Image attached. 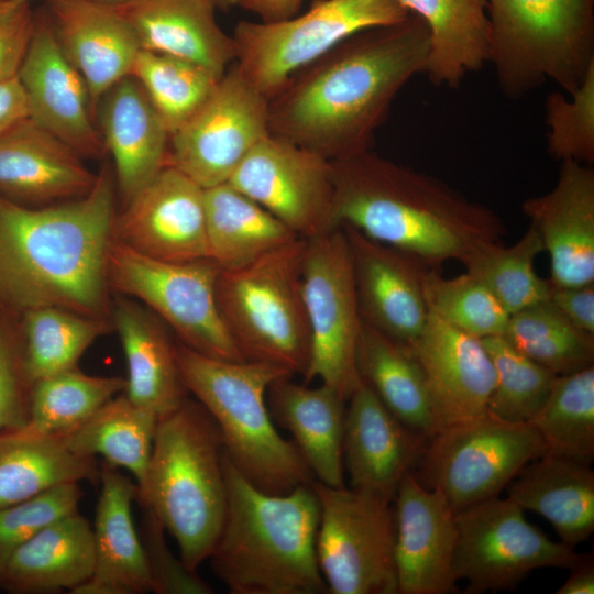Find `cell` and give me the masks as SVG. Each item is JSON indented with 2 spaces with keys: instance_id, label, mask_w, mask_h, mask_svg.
Returning <instances> with one entry per match:
<instances>
[{
  "instance_id": "816d5d0a",
  "label": "cell",
  "mask_w": 594,
  "mask_h": 594,
  "mask_svg": "<svg viewBox=\"0 0 594 594\" xmlns=\"http://www.w3.org/2000/svg\"><path fill=\"white\" fill-rule=\"evenodd\" d=\"M548 300L572 324L594 334V283L581 286H558L550 282Z\"/></svg>"
},
{
  "instance_id": "44dd1931",
  "label": "cell",
  "mask_w": 594,
  "mask_h": 594,
  "mask_svg": "<svg viewBox=\"0 0 594 594\" xmlns=\"http://www.w3.org/2000/svg\"><path fill=\"white\" fill-rule=\"evenodd\" d=\"M550 256L549 280L558 286L594 283V170L561 162L554 187L521 206Z\"/></svg>"
},
{
  "instance_id": "bcb514c9",
  "label": "cell",
  "mask_w": 594,
  "mask_h": 594,
  "mask_svg": "<svg viewBox=\"0 0 594 594\" xmlns=\"http://www.w3.org/2000/svg\"><path fill=\"white\" fill-rule=\"evenodd\" d=\"M548 153L560 162H594V65L570 95L549 94L544 102Z\"/></svg>"
},
{
  "instance_id": "cb8c5ba5",
  "label": "cell",
  "mask_w": 594,
  "mask_h": 594,
  "mask_svg": "<svg viewBox=\"0 0 594 594\" xmlns=\"http://www.w3.org/2000/svg\"><path fill=\"white\" fill-rule=\"evenodd\" d=\"M97 174L84 157L30 117L0 135V196L44 206L86 195Z\"/></svg>"
},
{
  "instance_id": "9a60e30c",
  "label": "cell",
  "mask_w": 594,
  "mask_h": 594,
  "mask_svg": "<svg viewBox=\"0 0 594 594\" xmlns=\"http://www.w3.org/2000/svg\"><path fill=\"white\" fill-rule=\"evenodd\" d=\"M268 131V99L229 66L205 103L169 136L168 164L202 188L231 175Z\"/></svg>"
},
{
  "instance_id": "7a4b0ae2",
  "label": "cell",
  "mask_w": 594,
  "mask_h": 594,
  "mask_svg": "<svg viewBox=\"0 0 594 594\" xmlns=\"http://www.w3.org/2000/svg\"><path fill=\"white\" fill-rule=\"evenodd\" d=\"M117 196L107 165L76 199L28 206L0 196V306L16 318L56 307L111 319L108 256Z\"/></svg>"
},
{
  "instance_id": "f5cc1de1",
  "label": "cell",
  "mask_w": 594,
  "mask_h": 594,
  "mask_svg": "<svg viewBox=\"0 0 594 594\" xmlns=\"http://www.w3.org/2000/svg\"><path fill=\"white\" fill-rule=\"evenodd\" d=\"M26 117L28 101L18 77L0 80V135Z\"/></svg>"
},
{
  "instance_id": "e575fe53",
  "label": "cell",
  "mask_w": 594,
  "mask_h": 594,
  "mask_svg": "<svg viewBox=\"0 0 594 594\" xmlns=\"http://www.w3.org/2000/svg\"><path fill=\"white\" fill-rule=\"evenodd\" d=\"M99 477L96 458L73 452L58 436L25 426L0 431V509L58 485L98 483Z\"/></svg>"
},
{
  "instance_id": "8fae6325",
  "label": "cell",
  "mask_w": 594,
  "mask_h": 594,
  "mask_svg": "<svg viewBox=\"0 0 594 594\" xmlns=\"http://www.w3.org/2000/svg\"><path fill=\"white\" fill-rule=\"evenodd\" d=\"M546 452L529 421L510 422L486 411L442 427L428 439L419 462L424 484L457 514L497 497L527 463Z\"/></svg>"
},
{
  "instance_id": "6da1fadb",
  "label": "cell",
  "mask_w": 594,
  "mask_h": 594,
  "mask_svg": "<svg viewBox=\"0 0 594 594\" xmlns=\"http://www.w3.org/2000/svg\"><path fill=\"white\" fill-rule=\"evenodd\" d=\"M429 31L416 14L359 32L268 99V131L329 161L371 150L399 90L425 73Z\"/></svg>"
},
{
  "instance_id": "3957f363",
  "label": "cell",
  "mask_w": 594,
  "mask_h": 594,
  "mask_svg": "<svg viewBox=\"0 0 594 594\" xmlns=\"http://www.w3.org/2000/svg\"><path fill=\"white\" fill-rule=\"evenodd\" d=\"M338 228L407 253L429 268L501 242L502 218L441 179L371 150L330 161Z\"/></svg>"
},
{
  "instance_id": "836d02e7",
  "label": "cell",
  "mask_w": 594,
  "mask_h": 594,
  "mask_svg": "<svg viewBox=\"0 0 594 594\" xmlns=\"http://www.w3.org/2000/svg\"><path fill=\"white\" fill-rule=\"evenodd\" d=\"M356 366L362 382L407 428L426 440L441 429L424 373L408 346L362 320Z\"/></svg>"
},
{
  "instance_id": "6f0895ef",
  "label": "cell",
  "mask_w": 594,
  "mask_h": 594,
  "mask_svg": "<svg viewBox=\"0 0 594 594\" xmlns=\"http://www.w3.org/2000/svg\"><path fill=\"white\" fill-rule=\"evenodd\" d=\"M89 1H92V2H96V3H99V4L113 7V6H119V4L125 3V2H128L130 0H89Z\"/></svg>"
},
{
  "instance_id": "e0dca14e",
  "label": "cell",
  "mask_w": 594,
  "mask_h": 594,
  "mask_svg": "<svg viewBox=\"0 0 594 594\" xmlns=\"http://www.w3.org/2000/svg\"><path fill=\"white\" fill-rule=\"evenodd\" d=\"M113 239L160 261L208 258L204 188L166 165L117 212Z\"/></svg>"
},
{
  "instance_id": "9f6ffc18",
  "label": "cell",
  "mask_w": 594,
  "mask_h": 594,
  "mask_svg": "<svg viewBox=\"0 0 594 594\" xmlns=\"http://www.w3.org/2000/svg\"><path fill=\"white\" fill-rule=\"evenodd\" d=\"M216 9L229 10L232 7L240 4V0H209Z\"/></svg>"
},
{
  "instance_id": "ffe728a7",
  "label": "cell",
  "mask_w": 594,
  "mask_h": 594,
  "mask_svg": "<svg viewBox=\"0 0 594 594\" xmlns=\"http://www.w3.org/2000/svg\"><path fill=\"white\" fill-rule=\"evenodd\" d=\"M342 229L350 248L362 320L409 346L428 321L422 278L429 267L354 228L345 226Z\"/></svg>"
},
{
  "instance_id": "1f68e13d",
  "label": "cell",
  "mask_w": 594,
  "mask_h": 594,
  "mask_svg": "<svg viewBox=\"0 0 594 594\" xmlns=\"http://www.w3.org/2000/svg\"><path fill=\"white\" fill-rule=\"evenodd\" d=\"M505 490L521 509L548 520L570 547L594 530V472L587 464L546 452L527 463Z\"/></svg>"
},
{
  "instance_id": "4fadbf2b",
  "label": "cell",
  "mask_w": 594,
  "mask_h": 594,
  "mask_svg": "<svg viewBox=\"0 0 594 594\" xmlns=\"http://www.w3.org/2000/svg\"><path fill=\"white\" fill-rule=\"evenodd\" d=\"M301 286L310 331L305 383L318 378L348 400L362 384L356 366L362 318L342 228L306 239Z\"/></svg>"
},
{
  "instance_id": "d6a6232c",
  "label": "cell",
  "mask_w": 594,
  "mask_h": 594,
  "mask_svg": "<svg viewBox=\"0 0 594 594\" xmlns=\"http://www.w3.org/2000/svg\"><path fill=\"white\" fill-rule=\"evenodd\" d=\"M429 31L425 74L432 85L457 88L490 63L487 0H397Z\"/></svg>"
},
{
  "instance_id": "7bdbcfd3",
  "label": "cell",
  "mask_w": 594,
  "mask_h": 594,
  "mask_svg": "<svg viewBox=\"0 0 594 594\" xmlns=\"http://www.w3.org/2000/svg\"><path fill=\"white\" fill-rule=\"evenodd\" d=\"M142 86L169 134L209 98L222 77L191 61L141 50L131 75Z\"/></svg>"
},
{
  "instance_id": "f907efd6",
  "label": "cell",
  "mask_w": 594,
  "mask_h": 594,
  "mask_svg": "<svg viewBox=\"0 0 594 594\" xmlns=\"http://www.w3.org/2000/svg\"><path fill=\"white\" fill-rule=\"evenodd\" d=\"M34 26L35 12L30 3L0 0V80L18 75Z\"/></svg>"
},
{
  "instance_id": "ee69618b",
  "label": "cell",
  "mask_w": 594,
  "mask_h": 594,
  "mask_svg": "<svg viewBox=\"0 0 594 594\" xmlns=\"http://www.w3.org/2000/svg\"><path fill=\"white\" fill-rule=\"evenodd\" d=\"M422 290L428 312L448 324L479 339L503 334L509 314L471 274L448 278L427 268Z\"/></svg>"
},
{
  "instance_id": "4316f807",
  "label": "cell",
  "mask_w": 594,
  "mask_h": 594,
  "mask_svg": "<svg viewBox=\"0 0 594 594\" xmlns=\"http://www.w3.org/2000/svg\"><path fill=\"white\" fill-rule=\"evenodd\" d=\"M99 483L101 490L92 527L95 568L76 594L153 592L145 551L132 518L138 485L105 461Z\"/></svg>"
},
{
  "instance_id": "484cf974",
  "label": "cell",
  "mask_w": 594,
  "mask_h": 594,
  "mask_svg": "<svg viewBox=\"0 0 594 594\" xmlns=\"http://www.w3.org/2000/svg\"><path fill=\"white\" fill-rule=\"evenodd\" d=\"M58 44L84 77L96 108L119 80L130 76L141 46L112 7L89 0H45Z\"/></svg>"
},
{
  "instance_id": "30bf717a",
  "label": "cell",
  "mask_w": 594,
  "mask_h": 594,
  "mask_svg": "<svg viewBox=\"0 0 594 594\" xmlns=\"http://www.w3.org/2000/svg\"><path fill=\"white\" fill-rule=\"evenodd\" d=\"M220 266L210 258L167 262L113 240L108 256L111 293L152 310L189 349L223 361H243L221 319L216 285Z\"/></svg>"
},
{
  "instance_id": "db71d44e",
  "label": "cell",
  "mask_w": 594,
  "mask_h": 594,
  "mask_svg": "<svg viewBox=\"0 0 594 594\" xmlns=\"http://www.w3.org/2000/svg\"><path fill=\"white\" fill-rule=\"evenodd\" d=\"M302 0H240V7L255 13L262 22H278L293 18Z\"/></svg>"
},
{
  "instance_id": "7dc6e473",
  "label": "cell",
  "mask_w": 594,
  "mask_h": 594,
  "mask_svg": "<svg viewBox=\"0 0 594 594\" xmlns=\"http://www.w3.org/2000/svg\"><path fill=\"white\" fill-rule=\"evenodd\" d=\"M80 483H67L0 509V569L9 556L54 521L78 512Z\"/></svg>"
},
{
  "instance_id": "2e32d148",
  "label": "cell",
  "mask_w": 594,
  "mask_h": 594,
  "mask_svg": "<svg viewBox=\"0 0 594 594\" xmlns=\"http://www.w3.org/2000/svg\"><path fill=\"white\" fill-rule=\"evenodd\" d=\"M297 237L310 239L337 227L331 162L268 134L243 158L228 180Z\"/></svg>"
},
{
  "instance_id": "f35d334b",
  "label": "cell",
  "mask_w": 594,
  "mask_h": 594,
  "mask_svg": "<svg viewBox=\"0 0 594 594\" xmlns=\"http://www.w3.org/2000/svg\"><path fill=\"white\" fill-rule=\"evenodd\" d=\"M19 321L28 371L33 382L76 367L97 339L114 331L111 319L56 307L29 310Z\"/></svg>"
},
{
  "instance_id": "b9f144b4",
  "label": "cell",
  "mask_w": 594,
  "mask_h": 594,
  "mask_svg": "<svg viewBox=\"0 0 594 594\" xmlns=\"http://www.w3.org/2000/svg\"><path fill=\"white\" fill-rule=\"evenodd\" d=\"M125 385V377L90 375L78 366L37 380L24 426L43 435H61L123 393Z\"/></svg>"
},
{
  "instance_id": "c3c4849f",
  "label": "cell",
  "mask_w": 594,
  "mask_h": 594,
  "mask_svg": "<svg viewBox=\"0 0 594 594\" xmlns=\"http://www.w3.org/2000/svg\"><path fill=\"white\" fill-rule=\"evenodd\" d=\"M33 384L19 318L0 306V431L28 422Z\"/></svg>"
},
{
  "instance_id": "681fc988",
  "label": "cell",
  "mask_w": 594,
  "mask_h": 594,
  "mask_svg": "<svg viewBox=\"0 0 594 594\" xmlns=\"http://www.w3.org/2000/svg\"><path fill=\"white\" fill-rule=\"evenodd\" d=\"M141 540L152 580L153 593L156 594H210L211 586L197 571L185 565L180 557L174 556L168 548L162 521L153 509L141 504Z\"/></svg>"
},
{
  "instance_id": "60d3db41",
  "label": "cell",
  "mask_w": 594,
  "mask_h": 594,
  "mask_svg": "<svg viewBox=\"0 0 594 594\" xmlns=\"http://www.w3.org/2000/svg\"><path fill=\"white\" fill-rule=\"evenodd\" d=\"M537 230L530 224L513 245L485 242L463 260L466 273L479 279L512 315L548 300L550 282L535 271L534 262L543 252Z\"/></svg>"
},
{
  "instance_id": "9c48e42d",
  "label": "cell",
  "mask_w": 594,
  "mask_h": 594,
  "mask_svg": "<svg viewBox=\"0 0 594 594\" xmlns=\"http://www.w3.org/2000/svg\"><path fill=\"white\" fill-rule=\"evenodd\" d=\"M408 15L397 0H314L310 9L296 18L238 23L232 35L235 65L270 99L295 73L345 38L397 24Z\"/></svg>"
},
{
  "instance_id": "83f0119b",
  "label": "cell",
  "mask_w": 594,
  "mask_h": 594,
  "mask_svg": "<svg viewBox=\"0 0 594 594\" xmlns=\"http://www.w3.org/2000/svg\"><path fill=\"white\" fill-rule=\"evenodd\" d=\"M111 320L127 361L124 394L141 408L161 418L188 397L168 327L140 301L113 294Z\"/></svg>"
},
{
  "instance_id": "680465c9",
  "label": "cell",
  "mask_w": 594,
  "mask_h": 594,
  "mask_svg": "<svg viewBox=\"0 0 594 594\" xmlns=\"http://www.w3.org/2000/svg\"><path fill=\"white\" fill-rule=\"evenodd\" d=\"M19 3H31L33 0H15Z\"/></svg>"
},
{
  "instance_id": "4dcf8cb0",
  "label": "cell",
  "mask_w": 594,
  "mask_h": 594,
  "mask_svg": "<svg viewBox=\"0 0 594 594\" xmlns=\"http://www.w3.org/2000/svg\"><path fill=\"white\" fill-rule=\"evenodd\" d=\"M95 568L94 531L74 513L18 547L0 569V588L12 594L76 592Z\"/></svg>"
},
{
  "instance_id": "5b68a950",
  "label": "cell",
  "mask_w": 594,
  "mask_h": 594,
  "mask_svg": "<svg viewBox=\"0 0 594 594\" xmlns=\"http://www.w3.org/2000/svg\"><path fill=\"white\" fill-rule=\"evenodd\" d=\"M223 452L221 432L199 402L187 398L158 418L136 501L153 509L193 571L209 559L223 524Z\"/></svg>"
},
{
  "instance_id": "52a82bcc",
  "label": "cell",
  "mask_w": 594,
  "mask_h": 594,
  "mask_svg": "<svg viewBox=\"0 0 594 594\" xmlns=\"http://www.w3.org/2000/svg\"><path fill=\"white\" fill-rule=\"evenodd\" d=\"M490 63L504 96L556 84L570 95L594 65V0H487Z\"/></svg>"
},
{
  "instance_id": "ac0fdd59",
  "label": "cell",
  "mask_w": 594,
  "mask_h": 594,
  "mask_svg": "<svg viewBox=\"0 0 594 594\" xmlns=\"http://www.w3.org/2000/svg\"><path fill=\"white\" fill-rule=\"evenodd\" d=\"M29 117L85 157L105 152L88 86L63 53L46 10L35 12L32 40L16 75Z\"/></svg>"
},
{
  "instance_id": "74e56055",
  "label": "cell",
  "mask_w": 594,
  "mask_h": 594,
  "mask_svg": "<svg viewBox=\"0 0 594 594\" xmlns=\"http://www.w3.org/2000/svg\"><path fill=\"white\" fill-rule=\"evenodd\" d=\"M502 336L515 350L557 375L594 365V334L572 324L549 300L509 315Z\"/></svg>"
},
{
  "instance_id": "11a10c76",
  "label": "cell",
  "mask_w": 594,
  "mask_h": 594,
  "mask_svg": "<svg viewBox=\"0 0 594 594\" xmlns=\"http://www.w3.org/2000/svg\"><path fill=\"white\" fill-rule=\"evenodd\" d=\"M571 573L564 584L558 588L557 594H593L594 593V564L590 557L579 556L576 562L570 568Z\"/></svg>"
},
{
  "instance_id": "ab89813d",
  "label": "cell",
  "mask_w": 594,
  "mask_h": 594,
  "mask_svg": "<svg viewBox=\"0 0 594 594\" xmlns=\"http://www.w3.org/2000/svg\"><path fill=\"white\" fill-rule=\"evenodd\" d=\"M547 452L591 465L594 459V365L559 375L529 420Z\"/></svg>"
},
{
  "instance_id": "7c38bea8",
  "label": "cell",
  "mask_w": 594,
  "mask_h": 594,
  "mask_svg": "<svg viewBox=\"0 0 594 594\" xmlns=\"http://www.w3.org/2000/svg\"><path fill=\"white\" fill-rule=\"evenodd\" d=\"M320 505L316 552L328 593L397 594L391 502L314 480Z\"/></svg>"
},
{
  "instance_id": "d4e9b609",
  "label": "cell",
  "mask_w": 594,
  "mask_h": 594,
  "mask_svg": "<svg viewBox=\"0 0 594 594\" xmlns=\"http://www.w3.org/2000/svg\"><path fill=\"white\" fill-rule=\"evenodd\" d=\"M96 117L124 206L168 165L170 134L133 76L122 78L101 97Z\"/></svg>"
},
{
  "instance_id": "8992f818",
  "label": "cell",
  "mask_w": 594,
  "mask_h": 594,
  "mask_svg": "<svg viewBox=\"0 0 594 594\" xmlns=\"http://www.w3.org/2000/svg\"><path fill=\"white\" fill-rule=\"evenodd\" d=\"M175 355L185 388L213 418L227 457L250 483L271 494L311 484V471L278 433L266 400L271 384L293 374L266 363L209 358L179 341Z\"/></svg>"
},
{
  "instance_id": "f546056e",
  "label": "cell",
  "mask_w": 594,
  "mask_h": 594,
  "mask_svg": "<svg viewBox=\"0 0 594 594\" xmlns=\"http://www.w3.org/2000/svg\"><path fill=\"white\" fill-rule=\"evenodd\" d=\"M276 380L266 400L274 424L293 436V443L320 483L343 487V433L346 400L333 388L321 384L308 387Z\"/></svg>"
},
{
  "instance_id": "277c9868",
  "label": "cell",
  "mask_w": 594,
  "mask_h": 594,
  "mask_svg": "<svg viewBox=\"0 0 594 594\" xmlns=\"http://www.w3.org/2000/svg\"><path fill=\"white\" fill-rule=\"evenodd\" d=\"M223 472L226 513L209 559L229 592L328 593L317 560L320 505L311 484L285 494L263 492L226 452Z\"/></svg>"
},
{
  "instance_id": "7402d4cb",
  "label": "cell",
  "mask_w": 594,
  "mask_h": 594,
  "mask_svg": "<svg viewBox=\"0 0 594 594\" xmlns=\"http://www.w3.org/2000/svg\"><path fill=\"white\" fill-rule=\"evenodd\" d=\"M408 348L421 367L441 428L487 411L495 371L481 339L429 314Z\"/></svg>"
},
{
  "instance_id": "f1b7e54d",
  "label": "cell",
  "mask_w": 594,
  "mask_h": 594,
  "mask_svg": "<svg viewBox=\"0 0 594 594\" xmlns=\"http://www.w3.org/2000/svg\"><path fill=\"white\" fill-rule=\"evenodd\" d=\"M112 8L132 26L141 50L191 61L220 77L235 61L233 36L217 23L209 0H130Z\"/></svg>"
},
{
  "instance_id": "f6af8a7d",
  "label": "cell",
  "mask_w": 594,
  "mask_h": 594,
  "mask_svg": "<svg viewBox=\"0 0 594 594\" xmlns=\"http://www.w3.org/2000/svg\"><path fill=\"white\" fill-rule=\"evenodd\" d=\"M495 371L487 411L510 422H527L541 408L559 375L515 350L503 336L481 339Z\"/></svg>"
},
{
  "instance_id": "d590c367",
  "label": "cell",
  "mask_w": 594,
  "mask_h": 594,
  "mask_svg": "<svg viewBox=\"0 0 594 594\" xmlns=\"http://www.w3.org/2000/svg\"><path fill=\"white\" fill-rule=\"evenodd\" d=\"M204 206L208 258L222 268L244 265L299 239L228 182L204 188Z\"/></svg>"
},
{
  "instance_id": "8d00e7d4",
  "label": "cell",
  "mask_w": 594,
  "mask_h": 594,
  "mask_svg": "<svg viewBox=\"0 0 594 594\" xmlns=\"http://www.w3.org/2000/svg\"><path fill=\"white\" fill-rule=\"evenodd\" d=\"M158 418L121 393L75 428L57 435L73 452L123 468L144 488Z\"/></svg>"
},
{
  "instance_id": "5bb4252c",
  "label": "cell",
  "mask_w": 594,
  "mask_h": 594,
  "mask_svg": "<svg viewBox=\"0 0 594 594\" xmlns=\"http://www.w3.org/2000/svg\"><path fill=\"white\" fill-rule=\"evenodd\" d=\"M453 572L468 582L466 593L509 590L531 571L570 569L579 554L528 522L508 497H493L455 514Z\"/></svg>"
},
{
  "instance_id": "603a6c76",
  "label": "cell",
  "mask_w": 594,
  "mask_h": 594,
  "mask_svg": "<svg viewBox=\"0 0 594 594\" xmlns=\"http://www.w3.org/2000/svg\"><path fill=\"white\" fill-rule=\"evenodd\" d=\"M346 402L343 464L351 488L392 502L402 479L419 462L426 439L400 422L363 382Z\"/></svg>"
},
{
  "instance_id": "ba28073f",
  "label": "cell",
  "mask_w": 594,
  "mask_h": 594,
  "mask_svg": "<svg viewBox=\"0 0 594 594\" xmlns=\"http://www.w3.org/2000/svg\"><path fill=\"white\" fill-rule=\"evenodd\" d=\"M305 246L299 238L244 265L220 268L218 309L243 361L305 374L310 358L301 286Z\"/></svg>"
},
{
  "instance_id": "d6986e66",
  "label": "cell",
  "mask_w": 594,
  "mask_h": 594,
  "mask_svg": "<svg viewBox=\"0 0 594 594\" xmlns=\"http://www.w3.org/2000/svg\"><path fill=\"white\" fill-rule=\"evenodd\" d=\"M393 499L397 594L454 593L455 513L413 472L402 479Z\"/></svg>"
}]
</instances>
